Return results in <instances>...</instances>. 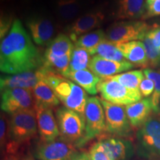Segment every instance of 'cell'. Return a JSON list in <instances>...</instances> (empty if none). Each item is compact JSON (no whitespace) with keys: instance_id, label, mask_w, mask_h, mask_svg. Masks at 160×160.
Returning <instances> with one entry per match:
<instances>
[{"instance_id":"6da1fadb","label":"cell","mask_w":160,"mask_h":160,"mask_svg":"<svg viewBox=\"0 0 160 160\" xmlns=\"http://www.w3.org/2000/svg\"><path fill=\"white\" fill-rule=\"evenodd\" d=\"M44 59L22 24L15 19L7 35L1 40L0 70L17 74L43 67Z\"/></svg>"},{"instance_id":"7a4b0ae2","label":"cell","mask_w":160,"mask_h":160,"mask_svg":"<svg viewBox=\"0 0 160 160\" xmlns=\"http://www.w3.org/2000/svg\"><path fill=\"white\" fill-rule=\"evenodd\" d=\"M44 80L51 88L65 107L85 116V106L88 97L82 88L48 70L46 71Z\"/></svg>"},{"instance_id":"3957f363","label":"cell","mask_w":160,"mask_h":160,"mask_svg":"<svg viewBox=\"0 0 160 160\" xmlns=\"http://www.w3.org/2000/svg\"><path fill=\"white\" fill-rule=\"evenodd\" d=\"M137 151L148 159L160 158V117H150L137 133Z\"/></svg>"},{"instance_id":"277c9868","label":"cell","mask_w":160,"mask_h":160,"mask_svg":"<svg viewBox=\"0 0 160 160\" xmlns=\"http://www.w3.org/2000/svg\"><path fill=\"white\" fill-rule=\"evenodd\" d=\"M56 117L62 139L74 144L77 148L82 147L85 133V116L61 107L56 111Z\"/></svg>"},{"instance_id":"5b68a950","label":"cell","mask_w":160,"mask_h":160,"mask_svg":"<svg viewBox=\"0 0 160 160\" xmlns=\"http://www.w3.org/2000/svg\"><path fill=\"white\" fill-rule=\"evenodd\" d=\"M38 126L35 108L17 112L11 115L9 140L22 146L37 134Z\"/></svg>"},{"instance_id":"8992f818","label":"cell","mask_w":160,"mask_h":160,"mask_svg":"<svg viewBox=\"0 0 160 160\" xmlns=\"http://www.w3.org/2000/svg\"><path fill=\"white\" fill-rule=\"evenodd\" d=\"M151 30L147 23L142 21H122L113 23L106 31V39L116 45L142 40Z\"/></svg>"},{"instance_id":"52a82bcc","label":"cell","mask_w":160,"mask_h":160,"mask_svg":"<svg viewBox=\"0 0 160 160\" xmlns=\"http://www.w3.org/2000/svg\"><path fill=\"white\" fill-rule=\"evenodd\" d=\"M105 114V131L118 137L128 138L132 134L131 125L130 123L125 107L116 105L100 99Z\"/></svg>"},{"instance_id":"ba28073f","label":"cell","mask_w":160,"mask_h":160,"mask_svg":"<svg viewBox=\"0 0 160 160\" xmlns=\"http://www.w3.org/2000/svg\"><path fill=\"white\" fill-rule=\"evenodd\" d=\"M102 99L119 105H128L142 99L141 93L128 89L111 78L102 79L97 86Z\"/></svg>"},{"instance_id":"9c48e42d","label":"cell","mask_w":160,"mask_h":160,"mask_svg":"<svg viewBox=\"0 0 160 160\" xmlns=\"http://www.w3.org/2000/svg\"><path fill=\"white\" fill-rule=\"evenodd\" d=\"M85 133L82 145L105 131V114L99 98L89 97L85 109Z\"/></svg>"},{"instance_id":"30bf717a","label":"cell","mask_w":160,"mask_h":160,"mask_svg":"<svg viewBox=\"0 0 160 160\" xmlns=\"http://www.w3.org/2000/svg\"><path fill=\"white\" fill-rule=\"evenodd\" d=\"M34 108L35 101L32 90L11 88L1 91L2 111L13 115L17 112Z\"/></svg>"},{"instance_id":"8fae6325","label":"cell","mask_w":160,"mask_h":160,"mask_svg":"<svg viewBox=\"0 0 160 160\" xmlns=\"http://www.w3.org/2000/svg\"><path fill=\"white\" fill-rule=\"evenodd\" d=\"M77 146L60 138L51 142H40L34 150L39 160H70L77 152Z\"/></svg>"},{"instance_id":"7c38bea8","label":"cell","mask_w":160,"mask_h":160,"mask_svg":"<svg viewBox=\"0 0 160 160\" xmlns=\"http://www.w3.org/2000/svg\"><path fill=\"white\" fill-rule=\"evenodd\" d=\"M47 69L44 67L35 71L23 72L13 75H2L0 79L1 91L6 89L25 88L33 91L39 81L45 79Z\"/></svg>"},{"instance_id":"4fadbf2b","label":"cell","mask_w":160,"mask_h":160,"mask_svg":"<svg viewBox=\"0 0 160 160\" xmlns=\"http://www.w3.org/2000/svg\"><path fill=\"white\" fill-rule=\"evenodd\" d=\"M38 132L42 142L56 140L60 135L59 126L52 108L35 106Z\"/></svg>"},{"instance_id":"5bb4252c","label":"cell","mask_w":160,"mask_h":160,"mask_svg":"<svg viewBox=\"0 0 160 160\" xmlns=\"http://www.w3.org/2000/svg\"><path fill=\"white\" fill-rule=\"evenodd\" d=\"M134 67L135 66L128 60L121 62L108 60L99 56L95 55L91 57L88 68L98 77L106 79L113 77L121 72L128 71Z\"/></svg>"},{"instance_id":"9a60e30c","label":"cell","mask_w":160,"mask_h":160,"mask_svg":"<svg viewBox=\"0 0 160 160\" xmlns=\"http://www.w3.org/2000/svg\"><path fill=\"white\" fill-rule=\"evenodd\" d=\"M26 25L37 45L48 46L53 39L55 28L51 20L45 17H32L28 20Z\"/></svg>"},{"instance_id":"2e32d148","label":"cell","mask_w":160,"mask_h":160,"mask_svg":"<svg viewBox=\"0 0 160 160\" xmlns=\"http://www.w3.org/2000/svg\"><path fill=\"white\" fill-rule=\"evenodd\" d=\"M105 15L101 11H93L82 16L71 24L69 27V37L74 42L80 36L99 27L103 22Z\"/></svg>"},{"instance_id":"e0dca14e","label":"cell","mask_w":160,"mask_h":160,"mask_svg":"<svg viewBox=\"0 0 160 160\" xmlns=\"http://www.w3.org/2000/svg\"><path fill=\"white\" fill-rule=\"evenodd\" d=\"M100 142L105 148L111 160H128L134 154V147L129 140L110 137L102 139Z\"/></svg>"},{"instance_id":"ac0fdd59","label":"cell","mask_w":160,"mask_h":160,"mask_svg":"<svg viewBox=\"0 0 160 160\" xmlns=\"http://www.w3.org/2000/svg\"><path fill=\"white\" fill-rule=\"evenodd\" d=\"M125 111L132 127L140 128L148 119L153 108L150 98L125 106Z\"/></svg>"},{"instance_id":"d6986e66","label":"cell","mask_w":160,"mask_h":160,"mask_svg":"<svg viewBox=\"0 0 160 160\" xmlns=\"http://www.w3.org/2000/svg\"><path fill=\"white\" fill-rule=\"evenodd\" d=\"M117 46L124 57L134 66L145 68L148 65V60L142 42L132 41L119 44Z\"/></svg>"},{"instance_id":"ffe728a7","label":"cell","mask_w":160,"mask_h":160,"mask_svg":"<svg viewBox=\"0 0 160 160\" xmlns=\"http://www.w3.org/2000/svg\"><path fill=\"white\" fill-rule=\"evenodd\" d=\"M145 0H119L118 3L117 18L119 19H137L146 13Z\"/></svg>"},{"instance_id":"44dd1931","label":"cell","mask_w":160,"mask_h":160,"mask_svg":"<svg viewBox=\"0 0 160 160\" xmlns=\"http://www.w3.org/2000/svg\"><path fill=\"white\" fill-rule=\"evenodd\" d=\"M72 81L85 90L88 93L96 95L98 93L97 86L101 82V78L96 76L93 72L88 69L82 71L69 72L67 77Z\"/></svg>"},{"instance_id":"7402d4cb","label":"cell","mask_w":160,"mask_h":160,"mask_svg":"<svg viewBox=\"0 0 160 160\" xmlns=\"http://www.w3.org/2000/svg\"><path fill=\"white\" fill-rule=\"evenodd\" d=\"M33 95L35 106H42L53 108L59 105V99L44 79L39 81L35 86L33 90Z\"/></svg>"},{"instance_id":"603a6c76","label":"cell","mask_w":160,"mask_h":160,"mask_svg":"<svg viewBox=\"0 0 160 160\" xmlns=\"http://www.w3.org/2000/svg\"><path fill=\"white\" fill-rule=\"evenodd\" d=\"M74 48V43L70 37L64 33H61L57 36L50 42L45 53H50L57 57H64V56L71 55Z\"/></svg>"},{"instance_id":"cb8c5ba5","label":"cell","mask_w":160,"mask_h":160,"mask_svg":"<svg viewBox=\"0 0 160 160\" xmlns=\"http://www.w3.org/2000/svg\"><path fill=\"white\" fill-rule=\"evenodd\" d=\"M105 39V33L102 30H96L78 37L74 42V45L77 48L87 50L91 55H93L97 46Z\"/></svg>"},{"instance_id":"d4e9b609","label":"cell","mask_w":160,"mask_h":160,"mask_svg":"<svg viewBox=\"0 0 160 160\" xmlns=\"http://www.w3.org/2000/svg\"><path fill=\"white\" fill-rule=\"evenodd\" d=\"M109 78L116 80L131 91L140 93L139 85L144 79V73L142 71L137 70V71H131L124 73H120V74L115 75Z\"/></svg>"},{"instance_id":"484cf974","label":"cell","mask_w":160,"mask_h":160,"mask_svg":"<svg viewBox=\"0 0 160 160\" xmlns=\"http://www.w3.org/2000/svg\"><path fill=\"white\" fill-rule=\"evenodd\" d=\"M97 53L98 56L108 60L115 62H125V58L117 48L115 43L112 42L107 39H104L95 50L94 54Z\"/></svg>"},{"instance_id":"4316f807","label":"cell","mask_w":160,"mask_h":160,"mask_svg":"<svg viewBox=\"0 0 160 160\" xmlns=\"http://www.w3.org/2000/svg\"><path fill=\"white\" fill-rule=\"evenodd\" d=\"M91 56L87 50L75 47L71 54L70 72L82 71L88 68L91 59Z\"/></svg>"},{"instance_id":"83f0119b","label":"cell","mask_w":160,"mask_h":160,"mask_svg":"<svg viewBox=\"0 0 160 160\" xmlns=\"http://www.w3.org/2000/svg\"><path fill=\"white\" fill-rule=\"evenodd\" d=\"M57 12L63 20L73 19L79 13L81 6L78 0H58Z\"/></svg>"},{"instance_id":"f1b7e54d","label":"cell","mask_w":160,"mask_h":160,"mask_svg":"<svg viewBox=\"0 0 160 160\" xmlns=\"http://www.w3.org/2000/svg\"><path fill=\"white\" fill-rule=\"evenodd\" d=\"M143 73L146 78L154 82V91L150 99L151 101L153 111L158 113L160 105V70L145 68L143 70Z\"/></svg>"},{"instance_id":"f546056e","label":"cell","mask_w":160,"mask_h":160,"mask_svg":"<svg viewBox=\"0 0 160 160\" xmlns=\"http://www.w3.org/2000/svg\"><path fill=\"white\" fill-rule=\"evenodd\" d=\"M142 42L145 45L146 54H147L148 65L152 68H157L160 66V51L153 45L151 38L146 34L142 39Z\"/></svg>"},{"instance_id":"4dcf8cb0","label":"cell","mask_w":160,"mask_h":160,"mask_svg":"<svg viewBox=\"0 0 160 160\" xmlns=\"http://www.w3.org/2000/svg\"><path fill=\"white\" fill-rule=\"evenodd\" d=\"M10 121L8 119L5 112L2 111L0 118V144L2 149L5 148V146L9 140Z\"/></svg>"},{"instance_id":"1f68e13d","label":"cell","mask_w":160,"mask_h":160,"mask_svg":"<svg viewBox=\"0 0 160 160\" xmlns=\"http://www.w3.org/2000/svg\"><path fill=\"white\" fill-rule=\"evenodd\" d=\"M89 155L91 160H111L100 142L93 144L90 149Z\"/></svg>"},{"instance_id":"d6a6232c","label":"cell","mask_w":160,"mask_h":160,"mask_svg":"<svg viewBox=\"0 0 160 160\" xmlns=\"http://www.w3.org/2000/svg\"><path fill=\"white\" fill-rule=\"evenodd\" d=\"M154 91V82L151 79L145 78L144 79L139 85V91L142 97H148L153 94Z\"/></svg>"},{"instance_id":"836d02e7","label":"cell","mask_w":160,"mask_h":160,"mask_svg":"<svg viewBox=\"0 0 160 160\" xmlns=\"http://www.w3.org/2000/svg\"><path fill=\"white\" fill-rule=\"evenodd\" d=\"M159 16H160V0H156L149 6H148L143 19L159 17Z\"/></svg>"},{"instance_id":"e575fe53","label":"cell","mask_w":160,"mask_h":160,"mask_svg":"<svg viewBox=\"0 0 160 160\" xmlns=\"http://www.w3.org/2000/svg\"><path fill=\"white\" fill-rule=\"evenodd\" d=\"M12 19L9 17H1V28H0V37H1V40L8 33V32L11 30L12 25Z\"/></svg>"},{"instance_id":"d590c367","label":"cell","mask_w":160,"mask_h":160,"mask_svg":"<svg viewBox=\"0 0 160 160\" xmlns=\"http://www.w3.org/2000/svg\"><path fill=\"white\" fill-rule=\"evenodd\" d=\"M147 34L151 38L153 45L160 51V26L151 29Z\"/></svg>"},{"instance_id":"8d00e7d4","label":"cell","mask_w":160,"mask_h":160,"mask_svg":"<svg viewBox=\"0 0 160 160\" xmlns=\"http://www.w3.org/2000/svg\"><path fill=\"white\" fill-rule=\"evenodd\" d=\"M70 160H91L89 153L86 152H76Z\"/></svg>"},{"instance_id":"74e56055","label":"cell","mask_w":160,"mask_h":160,"mask_svg":"<svg viewBox=\"0 0 160 160\" xmlns=\"http://www.w3.org/2000/svg\"><path fill=\"white\" fill-rule=\"evenodd\" d=\"M21 152L5 153L3 160H21Z\"/></svg>"},{"instance_id":"f35d334b","label":"cell","mask_w":160,"mask_h":160,"mask_svg":"<svg viewBox=\"0 0 160 160\" xmlns=\"http://www.w3.org/2000/svg\"><path fill=\"white\" fill-rule=\"evenodd\" d=\"M21 160H37V159H36L34 157H32L31 155H28V156H25V157H24Z\"/></svg>"},{"instance_id":"ab89813d","label":"cell","mask_w":160,"mask_h":160,"mask_svg":"<svg viewBox=\"0 0 160 160\" xmlns=\"http://www.w3.org/2000/svg\"><path fill=\"white\" fill-rule=\"evenodd\" d=\"M156 1V0H145V2H146V6H149L151 4H152L153 2Z\"/></svg>"},{"instance_id":"60d3db41","label":"cell","mask_w":160,"mask_h":160,"mask_svg":"<svg viewBox=\"0 0 160 160\" xmlns=\"http://www.w3.org/2000/svg\"><path fill=\"white\" fill-rule=\"evenodd\" d=\"M158 113L160 114V105H159V112H158Z\"/></svg>"}]
</instances>
